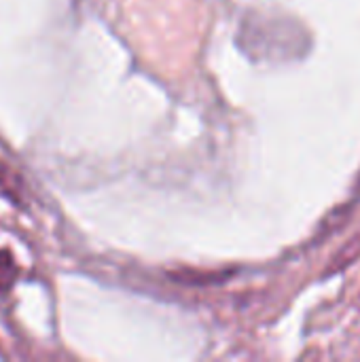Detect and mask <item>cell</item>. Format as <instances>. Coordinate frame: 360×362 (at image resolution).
<instances>
[{
	"label": "cell",
	"instance_id": "cell-1",
	"mask_svg": "<svg viewBox=\"0 0 360 362\" xmlns=\"http://www.w3.org/2000/svg\"><path fill=\"white\" fill-rule=\"evenodd\" d=\"M0 193L6 195L8 199H13L15 204L21 202L19 199L21 197V182H19L17 174L8 165H4L2 161H0Z\"/></svg>",
	"mask_w": 360,
	"mask_h": 362
},
{
	"label": "cell",
	"instance_id": "cell-2",
	"mask_svg": "<svg viewBox=\"0 0 360 362\" xmlns=\"http://www.w3.org/2000/svg\"><path fill=\"white\" fill-rule=\"evenodd\" d=\"M17 278V265L8 250L0 248V295L8 293Z\"/></svg>",
	"mask_w": 360,
	"mask_h": 362
}]
</instances>
